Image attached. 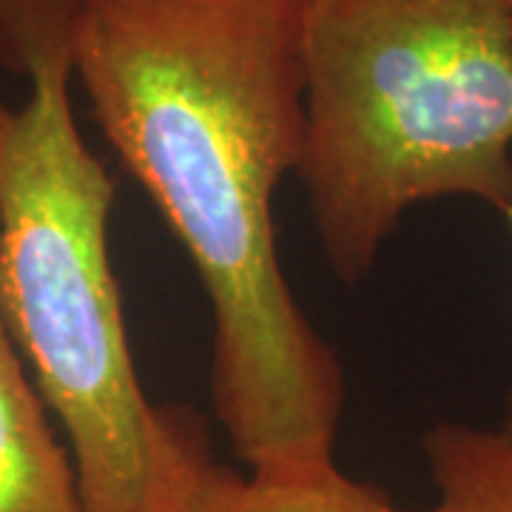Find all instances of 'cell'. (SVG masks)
<instances>
[{"instance_id":"3","label":"cell","mask_w":512,"mask_h":512,"mask_svg":"<svg viewBox=\"0 0 512 512\" xmlns=\"http://www.w3.org/2000/svg\"><path fill=\"white\" fill-rule=\"evenodd\" d=\"M296 168L325 259L362 282L419 202L512 205V0H308Z\"/></svg>"},{"instance_id":"2","label":"cell","mask_w":512,"mask_h":512,"mask_svg":"<svg viewBox=\"0 0 512 512\" xmlns=\"http://www.w3.org/2000/svg\"><path fill=\"white\" fill-rule=\"evenodd\" d=\"M0 328L69 441L89 512H183L208 453L197 416L148 402L109 254L114 180L72 106L66 0H0Z\"/></svg>"},{"instance_id":"7","label":"cell","mask_w":512,"mask_h":512,"mask_svg":"<svg viewBox=\"0 0 512 512\" xmlns=\"http://www.w3.org/2000/svg\"><path fill=\"white\" fill-rule=\"evenodd\" d=\"M504 217H507V222H510V228H512V205L504 211ZM504 427L512 430V393H510V399H507V419H504Z\"/></svg>"},{"instance_id":"4","label":"cell","mask_w":512,"mask_h":512,"mask_svg":"<svg viewBox=\"0 0 512 512\" xmlns=\"http://www.w3.org/2000/svg\"><path fill=\"white\" fill-rule=\"evenodd\" d=\"M46 413L0 328V512H89Z\"/></svg>"},{"instance_id":"5","label":"cell","mask_w":512,"mask_h":512,"mask_svg":"<svg viewBox=\"0 0 512 512\" xmlns=\"http://www.w3.org/2000/svg\"><path fill=\"white\" fill-rule=\"evenodd\" d=\"M183 512H404L382 487L350 478L339 464L296 473L231 470L205 458Z\"/></svg>"},{"instance_id":"1","label":"cell","mask_w":512,"mask_h":512,"mask_svg":"<svg viewBox=\"0 0 512 512\" xmlns=\"http://www.w3.org/2000/svg\"><path fill=\"white\" fill-rule=\"evenodd\" d=\"M308 0H66L72 77L211 305V402L248 473L336 464L342 367L279 265Z\"/></svg>"},{"instance_id":"6","label":"cell","mask_w":512,"mask_h":512,"mask_svg":"<svg viewBox=\"0 0 512 512\" xmlns=\"http://www.w3.org/2000/svg\"><path fill=\"white\" fill-rule=\"evenodd\" d=\"M433 504L424 512H512V430L439 421L421 436Z\"/></svg>"}]
</instances>
